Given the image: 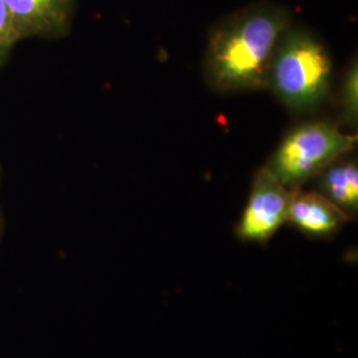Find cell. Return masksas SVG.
Segmentation results:
<instances>
[{"instance_id":"277c9868","label":"cell","mask_w":358,"mask_h":358,"mask_svg":"<svg viewBox=\"0 0 358 358\" xmlns=\"http://www.w3.org/2000/svg\"><path fill=\"white\" fill-rule=\"evenodd\" d=\"M294 192L262 167L256 173L248 202L236 227L238 236L244 242L267 243L288 222Z\"/></svg>"},{"instance_id":"52a82bcc","label":"cell","mask_w":358,"mask_h":358,"mask_svg":"<svg viewBox=\"0 0 358 358\" xmlns=\"http://www.w3.org/2000/svg\"><path fill=\"white\" fill-rule=\"evenodd\" d=\"M317 192L341 208L348 217L357 215L358 164L350 153L336 159L316 177Z\"/></svg>"},{"instance_id":"5b68a950","label":"cell","mask_w":358,"mask_h":358,"mask_svg":"<svg viewBox=\"0 0 358 358\" xmlns=\"http://www.w3.org/2000/svg\"><path fill=\"white\" fill-rule=\"evenodd\" d=\"M19 36L65 38L73 24L77 0H4Z\"/></svg>"},{"instance_id":"7a4b0ae2","label":"cell","mask_w":358,"mask_h":358,"mask_svg":"<svg viewBox=\"0 0 358 358\" xmlns=\"http://www.w3.org/2000/svg\"><path fill=\"white\" fill-rule=\"evenodd\" d=\"M332 72L331 53L324 41L294 22L276 47L266 90L292 113H313L329 96Z\"/></svg>"},{"instance_id":"8992f818","label":"cell","mask_w":358,"mask_h":358,"mask_svg":"<svg viewBox=\"0 0 358 358\" xmlns=\"http://www.w3.org/2000/svg\"><path fill=\"white\" fill-rule=\"evenodd\" d=\"M350 217L319 192L294 190L288 222L312 238H331Z\"/></svg>"},{"instance_id":"30bf717a","label":"cell","mask_w":358,"mask_h":358,"mask_svg":"<svg viewBox=\"0 0 358 358\" xmlns=\"http://www.w3.org/2000/svg\"><path fill=\"white\" fill-rule=\"evenodd\" d=\"M0 230H1V219H0Z\"/></svg>"},{"instance_id":"9c48e42d","label":"cell","mask_w":358,"mask_h":358,"mask_svg":"<svg viewBox=\"0 0 358 358\" xmlns=\"http://www.w3.org/2000/svg\"><path fill=\"white\" fill-rule=\"evenodd\" d=\"M19 41H22V38L15 26L13 15L8 11L4 0H0V68L8 62Z\"/></svg>"},{"instance_id":"3957f363","label":"cell","mask_w":358,"mask_h":358,"mask_svg":"<svg viewBox=\"0 0 358 358\" xmlns=\"http://www.w3.org/2000/svg\"><path fill=\"white\" fill-rule=\"evenodd\" d=\"M357 136L332 121H307L289 129L264 169L289 190L315 179L336 159L356 149Z\"/></svg>"},{"instance_id":"6da1fadb","label":"cell","mask_w":358,"mask_h":358,"mask_svg":"<svg viewBox=\"0 0 358 358\" xmlns=\"http://www.w3.org/2000/svg\"><path fill=\"white\" fill-rule=\"evenodd\" d=\"M294 13L279 3L259 0L222 17L210 29L203 73L222 94L267 90L276 47Z\"/></svg>"},{"instance_id":"ba28073f","label":"cell","mask_w":358,"mask_h":358,"mask_svg":"<svg viewBox=\"0 0 358 358\" xmlns=\"http://www.w3.org/2000/svg\"><path fill=\"white\" fill-rule=\"evenodd\" d=\"M338 106L340 122L352 130H356L358 125V65L356 56L346 65L340 87Z\"/></svg>"}]
</instances>
